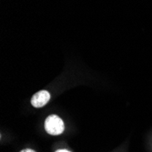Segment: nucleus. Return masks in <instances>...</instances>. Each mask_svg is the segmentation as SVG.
I'll list each match as a JSON object with an SVG mask.
<instances>
[{"label":"nucleus","mask_w":152,"mask_h":152,"mask_svg":"<svg viewBox=\"0 0 152 152\" xmlns=\"http://www.w3.org/2000/svg\"><path fill=\"white\" fill-rule=\"evenodd\" d=\"M45 129L50 135H60L65 129L64 122L57 115H51L45 121Z\"/></svg>","instance_id":"1"},{"label":"nucleus","mask_w":152,"mask_h":152,"mask_svg":"<svg viewBox=\"0 0 152 152\" xmlns=\"http://www.w3.org/2000/svg\"><path fill=\"white\" fill-rule=\"evenodd\" d=\"M50 99V94L47 90H40L36 93L31 99V104L35 107H44Z\"/></svg>","instance_id":"2"},{"label":"nucleus","mask_w":152,"mask_h":152,"mask_svg":"<svg viewBox=\"0 0 152 152\" xmlns=\"http://www.w3.org/2000/svg\"><path fill=\"white\" fill-rule=\"evenodd\" d=\"M20 152H36V151H34L33 149L27 148V149H24V150H22V151H20Z\"/></svg>","instance_id":"3"},{"label":"nucleus","mask_w":152,"mask_h":152,"mask_svg":"<svg viewBox=\"0 0 152 152\" xmlns=\"http://www.w3.org/2000/svg\"><path fill=\"white\" fill-rule=\"evenodd\" d=\"M56 152H70V151H68L66 149H59V150H57Z\"/></svg>","instance_id":"4"}]
</instances>
